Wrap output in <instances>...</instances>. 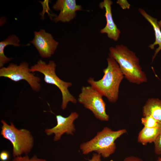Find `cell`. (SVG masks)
<instances>
[{
  "label": "cell",
  "mask_w": 161,
  "mask_h": 161,
  "mask_svg": "<svg viewBox=\"0 0 161 161\" xmlns=\"http://www.w3.org/2000/svg\"><path fill=\"white\" fill-rule=\"evenodd\" d=\"M108 65L103 69L104 75L98 80L93 78L87 80L90 86L102 96H104L111 103H115L118 99L120 83L124 75L119 65L116 61L109 56L107 59Z\"/></svg>",
  "instance_id": "obj_1"
},
{
  "label": "cell",
  "mask_w": 161,
  "mask_h": 161,
  "mask_svg": "<svg viewBox=\"0 0 161 161\" xmlns=\"http://www.w3.org/2000/svg\"><path fill=\"white\" fill-rule=\"evenodd\" d=\"M109 50V56L117 62L128 81L137 84L147 82L145 74L140 65L139 59L133 52L122 44L111 47Z\"/></svg>",
  "instance_id": "obj_2"
},
{
  "label": "cell",
  "mask_w": 161,
  "mask_h": 161,
  "mask_svg": "<svg viewBox=\"0 0 161 161\" xmlns=\"http://www.w3.org/2000/svg\"><path fill=\"white\" fill-rule=\"evenodd\" d=\"M126 133L125 129L114 131L105 127L91 140L81 143L80 148L84 154L95 151L104 158H108L115 151L116 140Z\"/></svg>",
  "instance_id": "obj_3"
},
{
  "label": "cell",
  "mask_w": 161,
  "mask_h": 161,
  "mask_svg": "<svg viewBox=\"0 0 161 161\" xmlns=\"http://www.w3.org/2000/svg\"><path fill=\"white\" fill-rule=\"evenodd\" d=\"M1 134L3 138L7 140L13 146L14 157L27 155L34 146V139L30 131L25 129H18L12 122L8 124L1 120Z\"/></svg>",
  "instance_id": "obj_4"
},
{
  "label": "cell",
  "mask_w": 161,
  "mask_h": 161,
  "mask_svg": "<svg viewBox=\"0 0 161 161\" xmlns=\"http://www.w3.org/2000/svg\"><path fill=\"white\" fill-rule=\"evenodd\" d=\"M56 66V65L53 61H49L48 64H46L40 59L36 64L31 66L30 70L31 72H37L42 74L46 83L55 85L59 89L62 95L61 107L63 110H64L69 102L76 104L77 100L68 89V88L72 86V83L65 82L58 76L55 73Z\"/></svg>",
  "instance_id": "obj_5"
},
{
  "label": "cell",
  "mask_w": 161,
  "mask_h": 161,
  "mask_svg": "<svg viewBox=\"0 0 161 161\" xmlns=\"http://www.w3.org/2000/svg\"><path fill=\"white\" fill-rule=\"evenodd\" d=\"M102 97L91 86H83L78 100L85 108L91 111L96 118L108 121L109 116L106 113V104Z\"/></svg>",
  "instance_id": "obj_6"
},
{
  "label": "cell",
  "mask_w": 161,
  "mask_h": 161,
  "mask_svg": "<svg viewBox=\"0 0 161 161\" xmlns=\"http://www.w3.org/2000/svg\"><path fill=\"white\" fill-rule=\"evenodd\" d=\"M0 77L9 78L16 82L25 80L32 89L36 92H38L41 89L40 78L31 73L28 63L25 61L18 65L12 63L6 67L1 68Z\"/></svg>",
  "instance_id": "obj_7"
},
{
  "label": "cell",
  "mask_w": 161,
  "mask_h": 161,
  "mask_svg": "<svg viewBox=\"0 0 161 161\" xmlns=\"http://www.w3.org/2000/svg\"><path fill=\"white\" fill-rule=\"evenodd\" d=\"M33 39L30 43L35 47L41 57H51L57 49L58 42L54 38L51 34L46 32L44 29L35 31Z\"/></svg>",
  "instance_id": "obj_8"
},
{
  "label": "cell",
  "mask_w": 161,
  "mask_h": 161,
  "mask_svg": "<svg viewBox=\"0 0 161 161\" xmlns=\"http://www.w3.org/2000/svg\"><path fill=\"white\" fill-rule=\"evenodd\" d=\"M78 117V114L76 112H72L66 117L60 114L56 115V125L51 128L46 129L45 132L48 136L54 134V140L55 141L59 140L64 134L73 135L75 131L74 122Z\"/></svg>",
  "instance_id": "obj_9"
},
{
  "label": "cell",
  "mask_w": 161,
  "mask_h": 161,
  "mask_svg": "<svg viewBox=\"0 0 161 161\" xmlns=\"http://www.w3.org/2000/svg\"><path fill=\"white\" fill-rule=\"evenodd\" d=\"M52 8L57 11H60L58 15L53 20L56 23L69 22L75 17L77 11L82 10L81 6L77 4L75 0H58Z\"/></svg>",
  "instance_id": "obj_10"
},
{
  "label": "cell",
  "mask_w": 161,
  "mask_h": 161,
  "mask_svg": "<svg viewBox=\"0 0 161 161\" xmlns=\"http://www.w3.org/2000/svg\"><path fill=\"white\" fill-rule=\"evenodd\" d=\"M112 4L113 2L111 0H104L99 4L100 8L105 10V16L106 21L105 26L100 30V32L106 34L109 38L116 41L119 38L120 31L117 27L113 19L111 8Z\"/></svg>",
  "instance_id": "obj_11"
},
{
  "label": "cell",
  "mask_w": 161,
  "mask_h": 161,
  "mask_svg": "<svg viewBox=\"0 0 161 161\" xmlns=\"http://www.w3.org/2000/svg\"><path fill=\"white\" fill-rule=\"evenodd\" d=\"M138 11L144 18L150 23L153 27L154 32L155 41L149 45L148 47L151 49H154V46L158 45V47L155 51L154 53L152 56V61L153 62L155 57L159 52L161 50V30L158 24L157 18L152 17L147 13L142 8H140Z\"/></svg>",
  "instance_id": "obj_12"
},
{
  "label": "cell",
  "mask_w": 161,
  "mask_h": 161,
  "mask_svg": "<svg viewBox=\"0 0 161 161\" xmlns=\"http://www.w3.org/2000/svg\"><path fill=\"white\" fill-rule=\"evenodd\" d=\"M143 117L150 116L161 123V100L148 99L143 106Z\"/></svg>",
  "instance_id": "obj_13"
},
{
  "label": "cell",
  "mask_w": 161,
  "mask_h": 161,
  "mask_svg": "<svg viewBox=\"0 0 161 161\" xmlns=\"http://www.w3.org/2000/svg\"><path fill=\"white\" fill-rule=\"evenodd\" d=\"M161 131V127L154 128L144 127L139 132L137 141L143 145L154 143Z\"/></svg>",
  "instance_id": "obj_14"
},
{
  "label": "cell",
  "mask_w": 161,
  "mask_h": 161,
  "mask_svg": "<svg viewBox=\"0 0 161 161\" xmlns=\"http://www.w3.org/2000/svg\"><path fill=\"white\" fill-rule=\"evenodd\" d=\"M20 41L15 35H12L3 41L0 42V67H4V65L12 59V58L6 57L4 54V49L8 45H12L16 47L21 46Z\"/></svg>",
  "instance_id": "obj_15"
},
{
  "label": "cell",
  "mask_w": 161,
  "mask_h": 161,
  "mask_svg": "<svg viewBox=\"0 0 161 161\" xmlns=\"http://www.w3.org/2000/svg\"><path fill=\"white\" fill-rule=\"evenodd\" d=\"M142 124L144 127L154 128L161 127V123L150 116L143 117L141 119Z\"/></svg>",
  "instance_id": "obj_16"
},
{
  "label": "cell",
  "mask_w": 161,
  "mask_h": 161,
  "mask_svg": "<svg viewBox=\"0 0 161 161\" xmlns=\"http://www.w3.org/2000/svg\"><path fill=\"white\" fill-rule=\"evenodd\" d=\"M154 151L156 154L161 155V131L154 142Z\"/></svg>",
  "instance_id": "obj_17"
},
{
  "label": "cell",
  "mask_w": 161,
  "mask_h": 161,
  "mask_svg": "<svg viewBox=\"0 0 161 161\" xmlns=\"http://www.w3.org/2000/svg\"><path fill=\"white\" fill-rule=\"evenodd\" d=\"M10 158L9 153L6 151H3L0 153V159L1 161H7Z\"/></svg>",
  "instance_id": "obj_18"
},
{
  "label": "cell",
  "mask_w": 161,
  "mask_h": 161,
  "mask_svg": "<svg viewBox=\"0 0 161 161\" xmlns=\"http://www.w3.org/2000/svg\"><path fill=\"white\" fill-rule=\"evenodd\" d=\"M30 157L28 155L14 157L12 161H30Z\"/></svg>",
  "instance_id": "obj_19"
},
{
  "label": "cell",
  "mask_w": 161,
  "mask_h": 161,
  "mask_svg": "<svg viewBox=\"0 0 161 161\" xmlns=\"http://www.w3.org/2000/svg\"><path fill=\"white\" fill-rule=\"evenodd\" d=\"M122 161H143L141 158L133 156L125 157Z\"/></svg>",
  "instance_id": "obj_20"
},
{
  "label": "cell",
  "mask_w": 161,
  "mask_h": 161,
  "mask_svg": "<svg viewBox=\"0 0 161 161\" xmlns=\"http://www.w3.org/2000/svg\"><path fill=\"white\" fill-rule=\"evenodd\" d=\"M101 155L97 153H94L90 159L89 161H101Z\"/></svg>",
  "instance_id": "obj_21"
},
{
  "label": "cell",
  "mask_w": 161,
  "mask_h": 161,
  "mask_svg": "<svg viewBox=\"0 0 161 161\" xmlns=\"http://www.w3.org/2000/svg\"><path fill=\"white\" fill-rule=\"evenodd\" d=\"M30 161H48L47 160L38 158L36 155H34L30 158Z\"/></svg>",
  "instance_id": "obj_22"
},
{
  "label": "cell",
  "mask_w": 161,
  "mask_h": 161,
  "mask_svg": "<svg viewBox=\"0 0 161 161\" xmlns=\"http://www.w3.org/2000/svg\"><path fill=\"white\" fill-rule=\"evenodd\" d=\"M158 24L160 28H161V20L159 21L158 22Z\"/></svg>",
  "instance_id": "obj_23"
},
{
  "label": "cell",
  "mask_w": 161,
  "mask_h": 161,
  "mask_svg": "<svg viewBox=\"0 0 161 161\" xmlns=\"http://www.w3.org/2000/svg\"><path fill=\"white\" fill-rule=\"evenodd\" d=\"M156 161H161V157H158Z\"/></svg>",
  "instance_id": "obj_24"
}]
</instances>
